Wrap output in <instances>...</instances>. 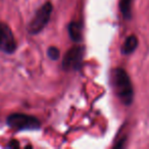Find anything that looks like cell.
Returning <instances> with one entry per match:
<instances>
[{
	"mask_svg": "<svg viewBox=\"0 0 149 149\" xmlns=\"http://www.w3.org/2000/svg\"><path fill=\"white\" fill-rule=\"evenodd\" d=\"M109 80L113 92L124 105L129 106L134 100V88L128 72L122 68L110 70Z\"/></svg>",
	"mask_w": 149,
	"mask_h": 149,
	"instance_id": "obj_1",
	"label": "cell"
},
{
	"mask_svg": "<svg viewBox=\"0 0 149 149\" xmlns=\"http://www.w3.org/2000/svg\"><path fill=\"white\" fill-rule=\"evenodd\" d=\"M52 10H53V5L51 4V2L47 1L36 11L28 26V31L31 35H37L43 31L46 25L49 23Z\"/></svg>",
	"mask_w": 149,
	"mask_h": 149,
	"instance_id": "obj_2",
	"label": "cell"
},
{
	"mask_svg": "<svg viewBox=\"0 0 149 149\" xmlns=\"http://www.w3.org/2000/svg\"><path fill=\"white\" fill-rule=\"evenodd\" d=\"M6 123L10 128L17 131H34L41 128V123L37 118L19 112L9 114L7 116Z\"/></svg>",
	"mask_w": 149,
	"mask_h": 149,
	"instance_id": "obj_3",
	"label": "cell"
},
{
	"mask_svg": "<svg viewBox=\"0 0 149 149\" xmlns=\"http://www.w3.org/2000/svg\"><path fill=\"white\" fill-rule=\"evenodd\" d=\"M85 46L77 45L72 46L66 51L62 59V68L64 70H79L83 63L84 56H85Z\"/></svg>",
	"mask_w": 149,
	"mask_h": 149,
	"instance_id": "obj_4",
	"label": "cell"
},
{
	"mask_svg": "<svg viewBox=\"0 0 149 149\" xmlns=\"http://www.w3.org/2000/svg\"><path fill=\"white\" fill-rule=\"evenodd\" d=\"M17 41L8 25L0 22V51L13 54L17 50Z\"/></svg>",
	"mask_w": 149,
	"mask_h": 149,
	"instance_id": "obj_5",
	"label": "cell"
},
{
	"mask_svg": "<svg viewBox=\"0 0 149 149\" xmlns=\"http://www.w3.org/2000/svg\"><path fill=\"white\" fill-rule=\"evenodd\" d=\"M68 32L74 43H80L83 40V25L81 22H70L68 26Z\"/></svg>",
	"mask_w": 149,
	"mask_h": 149,
	"instance_id": "obj_6",
	"label": "cell"
},
{
	"mask_svg": "<svg viewBox=\"0 0 149 149\" xmlns=\"http://www.w3.org/2000/svg\"><path fill=\"white\" fill-rule=\"evenodd\" d=\"M137 47H138V38L135 35H130L126 38L120 50L123 54L129 55V54H132L137 49Z\"/></svg>",
	"mask_w": 149,
	"mask_h": 149,
	"instance_id": "obj_7",
	"label": "cell"
},
{
	"mask_svg": "<svg viewBox=\"0 0 149 149\" xmlns=\"http://www.w3.org/2000/svg\"><path fill=\"white\" fill-rule=\"evenodd\" d=\"M133 0H120V10L125 19H131L132 17Z\"/></svg>",
	"mask_w": 149,
	"mask_h": 149,
	"instance_id": "obj_8",
	"label": "cell"
},
{
	"mask_svg": "<svg viewBox=\"0 0 149 149\" xmlns=\"http://www.w3.org/2000/svg\"><path fill=\"white\" fill-rule=\"evenodd\" d=\"M47 55L51 60H57L60 56L59 49L56 48L55 46H50L47 50Z\"/></svg>",
	"mask_w": 149,
	"mask_h": 149,
	"instance_id": "obj_9",
	"label": "cell"
},
{
	"mask_svg": "<svg viewBox=\"0 0 149 149\" xmlns=\"http://www.w3.org/2000/svg\"><path fill=\"white\" fill-rule=\"evenodd\" d=\"M8 147H19V141H17V140H11L10 141V143H9L8 145H7Z\"/></svg>",
	"mask_w": 149,
	"mask_h": 149,
	"instance_id": "obj_10",
	"label": "cell"
}]
</instances>
